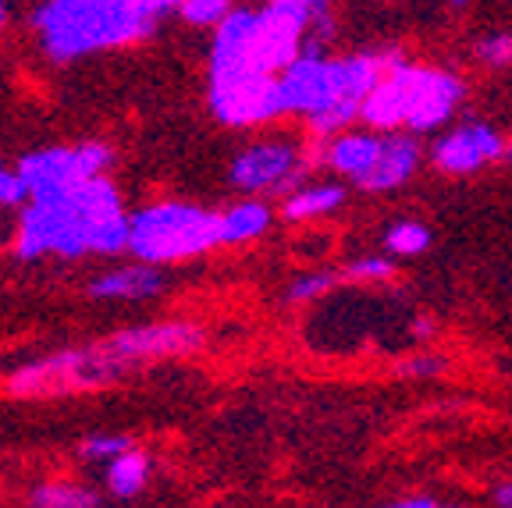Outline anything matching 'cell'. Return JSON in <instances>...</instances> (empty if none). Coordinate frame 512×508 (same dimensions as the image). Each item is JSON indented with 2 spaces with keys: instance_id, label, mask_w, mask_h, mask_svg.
<instances>
[{
  "instance_id": "cell-23",
  "label": "cell",
  "mask_w": 512,
  "mask_h": 508,
  "mask_svg": "<svg viewBox=\"0 0 512 508\" xmlns=\"http://www.w3.org/2000/svg\"><path fill=\"white\" fill-rule=\"evenodd\" d=\"M473 57H477L484 68H491V72L512 68V32L495 29V32H488V36H480V40L473 43Z\"/></svg>"
},
{
  "instance_id": "cell-31",
  "label": "cell",
  "mask_w": 512,
  "mask_h": 508,
  "mask_svg": "<svg viewBox=\"0 0 512 508\" xmlns=\"http://www.w3.org/2000/svg\"><path fill=\"white\" fill-rule=\"evenodd\" d=\"M491 501H495V508H512V480H502V484L491 491Z\"/></svg>"
},
{
  "instance_id": "cell-25",
  "label": "cell",
  "mask_w": 512,
  "mask_h": 508,
  "mask_svg": "<svg viewBox=\"0 0 512 508\" xmlns=\"http://www.w3.org/2000/svg\"><path fill=\"white\" fill-rule=\"evenodd\" d=\"M128 448H132V437L128 434H89L79 445V455L86 462H111L121 452H128Z\"/></svg>"
},
{
  "instance_id": "cell-11",
  "label": "cell",
  "mask_w": 512,
  "mask_h": 508,
  "mask_svg": "<svg viewBox=\"0 0 512 508\" xmlns=\"http://www.w3.org/2000/svg\"><path fill=\"white\" fill-rule=\"evenodd\" d=\"M207 334L203 327L189 324V320H168V324H143V327H125L104 338V349L125 366L128 374L139 363H153V359H178L200 352Z\"/></svg>"
},
{
  "instance_id": "cell-16",
  "label": "cell",
  "mask_w": 512,
  "mask_h": 508,
  "mask_svg": "<svg viewBox=\"0 0 512 508\" xmlns=\"http://www.w3.org/2000/svg\"><path fill=\"white\" fill-rule=\"evenodd\" d=\"M345 203V185L342 182H306L296 185L281 199V214L292 224H306V221H320V217L335 214Z\"/></svg>"
},
{
  "instance_id": "cell-6",
  "label": "cell",
  "mask_w": 512,
  "mask_h": 508,
  "mask_svg": "<svg viewBox=\"0 0 512 508\" xmlns=\"http://www.w3.org/2000/svg\"><path fill=\"white\" fill-rule=\"evenodd\" d=\"M224 246L221 214L196 203H153L132 214L128 253L143 263H182Z\"/></svg>"
},
{
  "instance_id": "cell-13",
  "label": "cell",
  "mask_w": 512,
  "mask_h": 508,
  "mask_svg": "<svg viewBox=\"0 0 512 508\" xmlns=\"http://www.w3.org/2000/svg\"><path fill=\"white\" fill-rule=\"evenodd\" d=\"M381 150H384V132H374V128H345V132L324 139L320 160L338 178L363 185L370 178V171L377 167V160H381Z\"/></svg>"
},
{
  "instance_id": "cell-30",
  "label": "cell",
  "mask_w": 512,
  "mask_h": 508,
  "mask_svg": "<svg viewBox=\"0 0 512 508\" xmlns=\"http://www.w3.org/2000/svg\"><path fill=\"white\" fill-rule=\"evenodd\" d=\"M267 4H292V8H303V11H324L331 8V0H267Z\"/></svg>"
},
{
  "instance_id": "cell-2",
  "label": "cell",
  "mask_w": 512,
  "mask_h": 508,
  "mask_svg": "<svg viewBox=\"0 0 512 508\" xmlns=\"http://www.w3.org/2000/svg\"><path fill=\"white\" fill-rule=\"evenodd\" d=\"M395 61H402L399 50H356L328 57L324 47H306L281 72L285 114L303 118L317 139H331L352 128V121H360L367 96Z\"/></svg>"
},
{
  "instance_id": "cell-22",
  "label": "cell",
  "mask_w": 512,
  "mask_h": 508,
  "mask_svg": "<svg viewBox=\"0 0 512 508\" xmlns=\"http://www.w3.org/2000/svg\"><path fill=\"white\" fill-rule=\"evenodd\" d=\"M342 278L352 285H381L395 278V256H356L342 267Z\"/></svg>"
},
{
  "instance_id": "cell-32",
  "label": "cell",
  "mask_w": 512,
  "mask_h": 508,
  "mask_svg": "<svg viewBox=\"0 0 512 508\" xmlns=\"http://www.w3.org/2000/svg\"><path fill=\"white\" fill-rule=\"evenodd\" d=\"M4 22H8V4L0 0V29H4Z\"/></svg>"
},
{
  "instance_id": "cell-34",
  "label": "cell",
  "mask_w": 512,
  "mask_h": 508,
  "mask_svg": "<svg viewBox=\"0 0 512 508\" xmlns=\"http://www.w3.org/2000/svg\"><path fill=\"white\" fill-rule=\"evenodd\" d=\"M505 157L512 160V139H509V143H505Z\"/></svg>"
},
{
  "instance_id": "cell-12",
  "label": "cell",
  "mask_w": 512,
  "mask_h": 508,
  "mask_svg": "<svg viewBox=\"0 0 512 508\" xmlns=\"http://www.w3.org/2000/svg\"><path fill=\"white\" fill-rule=\"evenodd\" d=\"M502 157L505 139L488 121H463V125L448 128L431 146V164L448 178L477 175V171H484V167H491Z\"/></svg>"
},
{
  "instance_id": "cell-29",
  "label": "cell",
  "mask_w": 512,
  "mask_h": 508,
  "mask_svg": "<svg viewBox=\"0 0 512 508\" xmlns=\"http://www.w3.org/2000/svg\"><path fill=\"white\" fill-rule=\"evenodd\" d=\"M384 508H459V505H441L434 498H406V501H395V505H384Z\"/></svg>"
},
{
  "instance_id": "cell-1",
  "label": "cell",
  "mask_w": 512,
  "mask_h": 508,
  "mask_svg": "<svg viewBox=\"0 0 512 508\" xmlns=\"http://www.w3.org/2000/svg\"><path fill=\"white\" fill-rule=\"evenodd\" d=\"M132 214L121 207V192L111 178H89L68 189L32 192L18 214L15 253L18 260L64 256L79 260L86 253L118 256L128 253Z\"/></svg>"
},
{
  "instance_id": "cell-27",
  "label": "cell",
  "mask_w": 512,
  "mask_h": 508,
  "mask_svg": "<svg viewBox=\"0 0 512 508\" xmlns=\"http://www.w3.org/2000/svg\"><path fill=\"white\" fill-rule=\"evenodd\" d=\"M445 359L434 356V352H424V356H413L406 363H399V377H438L445 374Z\"/></svg>"
},
{
  "instance_id": "cell-26",
  "label": "cell",
  "mask_w": 512,
  "mask_h": 508,
  "mask_svg": "<svg viewBox=\"0 0 512 508\" xmlns=\"http://www.w3.org/2000/svg\"><path fill=\"white\" fill-rule=\"evenodd\" d=\"M29 203V185L18 171L0 164V207H25Z\"/></svg>"
},
{
  "instance_id": "cell-15",
  "label": "cell",
  "mask_w": 512,
  "mask_h": 508,
  "mask_svg": "<svg viewBox=\"0 0 512 508\" xmlns=\"http://www.w3.org/2000/svg\"><path fill=\"white\" fill-rule=\"evenodd\" d=\"M164 292V274L157 270V263H128V267L104 270L100 278H93L89 295L93 299H118V302H136V299H153Z\"/></svg>"
},
{
  "instance_id": "cell-7",
  "label": "cell",
  "mask_w": 512,
  "mask_h": 508,
  "mask_svg": "<svg viewBox=\"0 0 512 508\" xmlns=\"http://www.w3.org/2000/svg\"><path fill=\"white\" fill-rule=\"evenodd\" d=\"M128 370L96 342L89 349H61L43 359L18 366L8 377L4 388L18 398H50V395H72V391L104 388V384L121 381Z\"/></svg>"
},
{
  "instance_id": "cell-9",
  "label": "cell",
  "mask_w": 512,
  "mask_h": 508,
  "mask_svg": "<svg viewBox=\"0 0 512 508\" xmlns=\"http://www.w3.org/2000/svg\"><path fill=\"white\" fill-rule=\"evenodd\" d=\"M306 164L310 157L292 139H256L232 157L228 182L246 196H288Z\"/></svg>"
},
{
  "instance_id": "cell-10",
  "label": "cell",
  "mask_w": 512,
  "mask_h": 508,
  "mask_svg": "<svg viewBox=\"0 0 512 508\" xmlns=\"http://www.w3.org/2000/svg\"><path fill=\"white\" fill-rule=\"evenodd\" d=\"M114 164V150L107 143H79V146H47V150H32L18 160V175L32 192L68 189V185L100 178Z\"/></svg>"
},
{
  "instance_id": "cell-24",
  "label": "cell",
  "mask_w": 512,
  "mask_h": 508,
  "mask_svg": "<svg viewBox=\"0 0 512 508\" xmlns=\"http://www.w3.org/2000/svg\"><path fill=\"white\" fill-rule=\"evenodd\" d=\"M235 8H239L235 0H182L178 15L189 25H196V29H217Z\"/></svg>"
},
{
  "instance_id": "cell-3",
  "label": "cell",
  "mask_w": 512,
  "mask_h": 508,
  "mask_svg": "<svg viewBox=\"0 0 512 508\" xmlns=\"http://www.w3.org/2000/svg\"><path fill=\"white\" fill-rule=\"evenodd\" d=\"M160 18L128 0H43L32 11V29L47 61L72 64L100 50L150 40Z\"/></svg>"
},
{
  "instance_id": "cell-14",
  "label": "cell",
  "mask_w": 512,
  "mask_h": 508,
  "mask_svg": "<svg viewBox=\"0 0 512 508\" xmlns=\"http://www.w3.org/2000/svg\"><path fill=\"white\" fill-rule=\"evenodd\" d=\"M424 160V150L409 132H384V150L370 178L360 185L363 192H395L416 175V167Z\"/></svg>"
},
{
  "instance_id": "cell-20",
  "label": "cell",
  "mask_w": 512,
  "mask_h": 508,
  "mask_svg": "<svg viewBox=\"0 0 512 508\" xmlns=\"http://www.w3.org/2000/svg\"><path fill=\"white\" fill-rule=\"evenodd\" d=\"M431 242H434V235L424 221H395L392 228L384 231V249H388V256H420L431 249Z\"/></svg>"
},
{
  "instance_id": "cell-21",
  "label": "cell",
  "mask_w": 512,
  "mask_h": 508,
  "mask_svg": "<svg viewBox=\"0 0 512 508\" xmlns=\"http://www.w3.org/2000/svg\"><path fill=\"white\" fill-rule=\"evenodd\" d=\"M338 281H342V270H338V274L335 270H306V274H299V278L288 281L285 302L288 306H310V302L324 299Z\"/></svg>"
},
{
  "instance_id": "cell-28",
  "label": "cell",
  "mask_w": 512,
  "mask_h": 508,
  "mask_svg": "<svg viewBox=\"0 0 512 508\" xmlns=\"http://www.w3.org/2000/svg\"><path fill=\"white\" fill-rule=\"evenodd\" d=\"M128 4H136V8H143L146 15H153V18H164L168 11L182 8V0H128Z\"/></svg>"
},
{
  "instance_id": "cell-8",
  "label": "cell",
  "mask_w": 512,
  "mask_h": 508,
  "mask_svg": "<svg viewBox=\"0 0 512 508\" xmlns=\"http://www.w3.org/2000/svg\"><path fill=\"white\" fill-rule=\"evenodd\" d=\"M210 114L224 128H256L285 118L281 75L260 72H210Z\"/></svg>"
},
{
  "instance_id": "cell-4",
  "label": "cell",
  "mask_w": 512,
  "mask_h": 508,
  "mask_svg": "<svg viewBox=\"0 0 512 508\" xmlns=\"http://www.w3.org/2000/svg\"><path fill=\"white\" fill-rule=\"evenodd\" d=\"M466 82L438 64L395 61L363 104L360 121L374 132H438L463 107Z\"/></svg>"
},
{
  "instance_id": "cell-33",
  "label": "cell",
  "mask_w": 512,
  "mask_h": 508,
  "mask_svg": "<svg viewBox=\"0 0 512 508\" xmlns=\"http://www.w3.org/2000/svg\"><path fill=\"white\" fill-rule=\"evenodd\" d=\"M448 4H452V8H466V4H470V0H448Z\"/></svg>"
},
{
  "instance_id": "cell-17",
  "label": "cell",
  "mask_w": 512,
  "mask_h": 508,
  "mask_svg": "<svg viewBox=\"0 0 512 508\" xmlns=\"http://www.w3.org/2000/svg\"><path fill=\"white\" fill-rule=\"evenodd\" d=\"M271 207H267L260 196H246L242 203L228 207L221 214V224H224V246H246V242H256L264 239L267 231H271Z\"/></svg>"
},
{
  "instance_id": "cell-5",
  "label": "cell",
  "mask_w": 512,
  "mask_h": 508,
  "mask_svg": "<svg viewBox=\"0 0 512 508\" xmlns=\"http://www.w3.org/2000/svg\"><path fill=\"white\" fill-rule=\"evenodd\" d=\"M310 11L292 4L235 8L214 29L210 72L281 75L310 43Z\"/></svg>"
},
{
  "instance_id": "cell-19",
  "label": "cell",
  "mask_w": 512,
  "mask_h": 508,
  "mask_svg": "<svg viewBox=\"0 0 512 508\" xmlns=\"http://www.w3.org/2000/svg\"><path fill=\"white\" fill-rule=\"evenodd\" d=\"M32 508H96V494L68 480H47L32 491Z\"/></svg>"
},
{
  "instance_id": "cell-18",
  "label": "cell",
  "mask_w": 512,
  "mask_h": 508,
  "mask_svg": "<svg viewBox=\"0 0 512 508\" xmlns=\"http://www.w3.org/2000/svg\"><path fill=\"white\" fill-rule=\"evenodd\" d=\"M150 473H153L150 452L132 445L128 452H121L118 459L107 462L104 484L114 498H139V494L146 491V484H150Z\"/></svg>"
}]
</instances>
